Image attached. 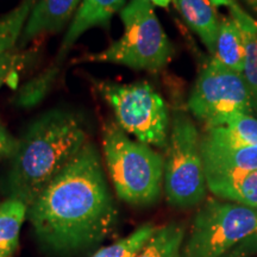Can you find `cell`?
I'll use <instances>...</instances> for the list:
<instances>
[{"mask_svg": "<svg viewBox=\"0 0 257 257\" xmlns=\"http://www.w3.org/2000/svg\"><path fill=\"white\" fill-rule=\"evenodd\" d=\"M223 126L236 142L245 146L257 147V119L250 114L238 113L225 120Z\"/></svg>", "mask_w": 257, "mask_h": 257, "instance_id": "44dd1931", "label": "cell"}, {"mask_svg": "<svg viewBox=\"0 0 257 257\" xmlns=\"http://www.w3.org/2000/svg\"><path fill=\"white\" fill-rule=\"evenodd\" d=\"M173 3L188 27L213 54L220 28L214 6L208 0H173Z\"/></svg>", "mask_w": 257, "mask_h": 257, "instance_id": "4fadbf2b", "label": "cell"}, {"mask_svg": "<svg viewBox=\"0 0 257 257\" xmlns=\"http://www.w3.org/2000/svg\"><path fill=\"white\" fill-rule=\"evenodd\" d=\"M208 2L213 6H216V8H218V6H227L230 9L237 4L234 0H208Z\"/></svg>", "mask_w": 257, "mask_h": 257, "instance_id": "d4e9b609", "label": "cell"}, {"mask_svg": "<svg viewBox=\"0 0 257 257\" xmlns=\"http://www.w3.org/2000/svg\"><path fill=\"white\" fill-rule=\"evenodd\" d=\"M123 36L110 47L89 54L83 61L110 62L133 69L157 72L167 66L173 47L149 0H130L119 12Z\"/></svg>", "mask_w": 257, "mask_h": 257, "instance_id": "277c9868", "label": "cell"}, {"mask_svg": "<svg viewBox=\"0 0 257 257\" xmlns=\"http://www.w3.org/2000/svg\"><path fill=\"white\" fill-rule=\"evenodd\" d=\"M200 149L205 170L257 169V147L236 142L226 126L208 127Z\"/></svg>", "mask_w": 257, "mask_h": 257, "instance_id": "9c48e42d", "label": "cell"}, {"mask_svg": "<svg viewBox=\"0 0 257 257\" xmlns=\"http://www.w3.org/2000/svg\"><path fill=\"white\" fill-rule=\"evenodd\" d=\"M28 208L16 199H5L0 204V257H12L17 251Z\"/></svg>", "mask_w": 257, "mask_h": 257, "instance_id": "9a60e30c", "label": "cell"}, {"mask_svg": "<svg viewBox=\"0 0 257 257\" xmlns=\"http://www.w3.org/2000/svg\"><path fill=\"white\" fill-rule=\"evenodd\" d=\"M206 184L214 195L257 208V169L205 170Z\"/></svg>", "mask_w": 257, "mask_h": 257, "instance_id": "7c38bea8", "label": "cell"}, {"mask_svg": "<svg viewBox=\"0 0 257 257\" xmlns=\"http://www.w3.org/2000/svg\"><path fill=\"white\" fill-rule=\"evenodd\" d=\"M252 99L242 74L212 59L199 74L189 96L188 107L208 127L223 126L231 115L249 114Z\"/></svg>", "mask_w": 257, "mask_h": 257, "instance_id": "ba28073f", "label": "cell"}, {"mask_svg": "<svg viewBox=\"0 0 257 257\" xmlns=\"http://www.w3.org/2000/svg\"><path fill=\"white\" fill-rule=\"evenodd\" d=\"M125 5L126 0H82L61 42L56 63L60 64L75 42L89 29L110 27L111 19L115 14L120 12Z\"/></svg>", "mask_w": 257, "mask_h": 257, "instance_id": "8fae6325", "label": "cell"}, {"mask_svg": "<svg viewBox=\"0 0 257 257\" xmlns=\"http://www.w3.org/2000/svg\"><path fill=\"white\" fill-rule=\"evenodd\" d=\"M256 233V208L210 199L195 214L180 257H223Z\"/></svg>", "mask_w": 257, "mask_h": 257, "instance_id": "5b68a950", "label": "cell"}, {"mask_svg": "<svg viewBox=\"0 0 257 257\" xmlns=\"http://www.w3.org/2000/svg\"><path fill=\"white\" fill-rule=\"evenodd\" d=\"M18 146V138L12 136V134L6 128L0 119V162L9 161L14 155Z\"/></svg>", "mask_w": 257, "mask_h": 257, "instance_id": "603a6c76", "label": "cell"}, {"mask_svg": "<svg viewBox=\"0 0 257 257\" xmlns=\"http://www.w3.org/2000/svg\"><path fill=\"white\" fill-rule=\"evenodd\" d=\"M157 227L153 223H144L126 237L106 246L96 249L89 257H137L149 242Z\"/></svg>", "mask_w": 257, "mask_h": 257, "instance_id": "d6986e66", "label": "cell"}, {"mask_svg": "<svg viewBox=\"0 0 257 257\" xmlns=\"http://www.w3.org/2000/svg\"><path fill=\"white\" fill-rule=\"evenodd\" d=\"M37 0H22L17 8L0 17V60L16 49L29 15Z\"/></svg>", "mask_w": 257, "mask_h": 257, "instance_id": "ac0fdd59", "label": "cell"}, {"mask_svg": "<svg viewBox=\"0 0 257 257\" xmlns=\"http://www.w3.org/2000/svg\"><path fill=\"white\" fill-rule=\"evenodd\" d=\"M59 72V63L51 64L41 74L25 82L16 93L14 98L16 106L30 108L40 104L50 92Z\"/></svg>", "mask_w": 257, "mask_h": 257, "instance_id": "ffe728a7", "label": "cell"}, {"mask_svg": "<svg viewBox=\"0 0 257 257\" xmlns=\"http://www.w3.org/2000/svg\"><path fill=\"white\" fill-rule=\"evenodd\" d=\"M186 238L185 226L181 223H169L157 227L137 257H180Z\"/></svg>", "mask_w": 257, "mask_h": 257, "instance_id": "e0dca14e", "label": "cell"}, {"mask_svg": "<svg viewBox=\"0 0 257 257\" xmlns=\"http://www.w3.org/2000/svg\"><path fill=\"white\" fill-rule=\"evenodd\" d=\"M248 244H240L238 248H234L231 250L230 252H227L226 255L223 257H245L248 255V250H249Z\"/></svg>", "mask_w": 257, "mask_h": 257, "instance_id": "cb8c5ba5", "label": "cell"}, {"mask_svg": "<svg viewBox=\"0 0 257 257\" xmlns=\"http://www.w3.org/2000/svg\"><path fill=\"white\" fill-rule=\"evenodd\" d=\"M231 18L234 19L240 29L244 42V69L243 78L248 83L252 98L257 102V21L243 11L238 4L230 8Z\"/></svg>", "mask_w": 257, "mask_h": 257, "instance_id": "2e32d148", "label": "cell"}, {"mask_svg": "<svg viewBox=\"0 0 257 257\" xmlns=\"http://www.w3.org/2000/svg\"><path fill=\"white\" fill-rule=\"evenodd\" d=\"M2 202H3V201H2V200H0V204H2Z\"/></svg>", "mask_w": 257, "mask_h": 257, "instance_id": "83f0119b", "label": "cell"}, {"mask_svg": "<svg viewBox=\"0 0 257 257\" xmlns=\"http://www.w3.org/2000/svg\"><path fill=\"white\" fill-rule=\"evenodd\" d=\"M87 142L85 126L73 112L55 108L42 113L18 138L0 176V192L29 207Z\"/></svg>", "mask_w": 257, "mask_h": 257, "instance_id": "7a4b0ae2", "label": "cell"}, {"mask_svg": "<svg viewBox=\"0 0 257 257\" xmlns=\"http://www.w3.org/2000/svg\"><path fill=\"white\" fill-rule=\"evenodd\" d=\"M213 55V60L221 66L237 73H243L245 49L242 32L233 18L223 19L220 22Z\"/></svg>", "mask_w": 257, "mask_h": 257, "instance_id": "5bb4252c", "label": "cell"}, {"mask_svg": "<svg viewBox=\"0 0 257 257\" xmlns=\"http://www.w3.org/2000/svg\"><path fill=\"white\" fill-rule=\"evenodd\" d=\"M200 143L194 123L176 112L165 161V191L172 206L189 208L205 199L207 184Z\"/></svg>", "mask_w": 257, "mask_h": 257, "instance_id": "52a82bcc", "label": "cell"}, {"mask_svg": "<svg viewBox=\"0 0 257 257\" xmlns=\"http://www.w3.org/2000/svg\"><path fill=\"white\" fill-rule=\"evenodd\" d=\"M102 154L112 186L121 201L148 206L157 201L165 181V160L148 144L130 140L114 121L102 127Z\"/></svg>", "mask_w": 257, "mask_h": 257, "instance_id": "3957f363", "label": "cell"}, {"mask_svg": "<svg viewBox=\"0 0 257 257\" xmlns=\"http://www.w3.org/2000/svg\"><path fill=\"white\" fill-rule=\"evenodd\" d=\"M96 91L114 112L117 124L138 142L165 147L169 115L159 93L147 82L114 83L95 81Z\"/></svg>", "mask_w": 257, "mask_h": 257, "instance_id": "8992f818", "label": "cell"}, {"mask_svg": "<svg viewBox=\"0 0 257 257\" xmlns=\"http://www.w3.org/2000/svg\"><path fill=\"white\" fill-rule=\"evenodd\" d=\"M150 3L156 6H160V8H167V6L169 5V3L172 2V0H149Z\"/></svg>", "mask_w": 257, "mask_h": 257, "instance_id": "484cf974", "label": "cell"}, {"mask_svg": "<svg viewBox=\"0 0 257 257\" xmlns=\"http://www.w3.org/2000/svg\"><path fill=\"white\" fill-rule=\"evenodd\" d=\"M82 0H37L19 38L18 48L41 35L56 34L72 23Z\"/></svg>", "mask_w": 257, "mask_h": 257, "instance_id": "30bf717a", "label": "cell"}, {"mask_svg": "<svg viewBox=\"0 0 257 257\" xmlns=\"http://www.w3.org/2000/svg\"><path fill=\"white\" fill-rule=\"evenodd\" d=\"M28 219L50 257H85L113 236L119 211L94 143L88 141L40 193L28 208Z\"/></svg>", "mask_w": 257, "mask_h": 257, "instance_id": "6da1fadb", "label": "cell"}, {"mask_svg": "<svg viewBox=\"0 0 257 257\" xmlns=\"http://www.w3.org/2000/svg\"><path fill=\"white\" fill-rule=\"evenodd\" d=\"M27 62V55L18 53L17 49L10 51L5 57L0 60V88L6 82L12 80L17 81L19 72Z\"/></svg>", "mask_w": 257, "mask_h": 257, "instance_id": "7402d4cb", "label": "cell"}, {"mask_svg": "<svg viewBox=\"0 0 257 257\" xmlns=\"http://www.w3.org/2000/svg\"><path fill=\"white\" fill-rule=\"evenodd\" d=\"M243 2L248 5V8L251 10L252 12H255L257 15V0H243Z\"/></svg>", "mask_w": 257, "mask_h": 257, "instance_id": "4316f807", "label": "cell"}]
</instances>
